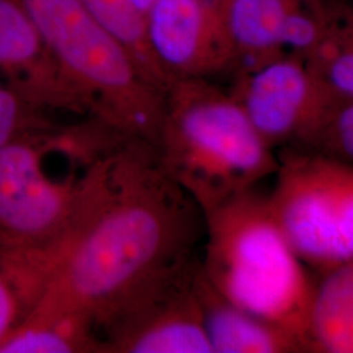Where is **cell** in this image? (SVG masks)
I'll list each match as a JSON object with an SVG mask.
<instances>
[{
	"label": "cell",
	"mask_w": 353,
	"mask_h": 353,
	"mask_svg": "<svg viewBox=\"0 0 353 353\" xmlns=\"http://www.w3.org/2000/svg\"><path fill=\"white\" fill-rule=\"evenodd\" d=\"M49 113L0 81V150L12 141L57 126Z\"/></svg>",
	"instance_id": "e0dca14e"
},
{
	"label": "cell",
	"mask_w": 353,
	"mask_h": 353,
	"mask_svg": "<svg viewBox=\"0 0 353 353\" xmlns=\"http://www.w3.org/2000/svg\"><path fill=\"white\" fill-rule=\"evenodd\" d=\"M144 32L169 85L182 79L212 80L236 68L221 0H154L144 13Z\"/></svg>",
	"instance_id": "9c48e42d"
},
{
	"label": "cell",
	"mask_w": 353,
	"mask_h": 353,
	"mask_svg": "<svg viewBox=\"0 0 353 353\" xmlns=\"http://www.w3.org/2000/svg\"><path fill=\"white\" fill-rule=\"evenodd\" d=\"M195 294L212 353L306 352L287 332L230 303L214 290L199 265Z\"/></svg>",
	"instance_id": "7c38bea8"
},
{
	"label": "cell",
	"mask_w": 353,
	"mask_h": 353,
	"mask_svg": "<svg viewBox=\"0 0 353 353\" xmlns=\"http://www.w3.org/2000/svg\"><path fill=\"white\" fill-rule=\"evenodd\" d=\"M353 163V102H344L322 138L313 147Z\"/></svg>",
	"instance_id": "ac0fdd59"
},
{
	"label": "cell",
	"mask_w": 353,
	"mask_h": 353,
	"mask_svg": "<svg viewBox=\"0 0 353 353\" xmlns=\"http://www.w3.org/2000/svg\"><path fill=\"white\" fill-rule=\"evenodd\" d=\"M0 81L49 112L85 117L37 28L16 0H0Z\"/></svg>",
	"instance_id": "8fae6325"
},
{
	"label": "cell",
	"mask_w": 353,
	"mask_h": 353,
	"mask_svg": "<svg viewBox=\"0 0 353 353\" xmlns=\"http://www.w3.org/2000/svg\"><path fill=\"white\" fill-rule=\"evenodd\" d=\"M153 1H154V0H131V3L137 7V10H138L143 16H144L145 11L153 4Z\"/></svg>",
	"instance_id": "ffe728a7"
},
{
	"label": "cell",
	"mask_w": 353,
	"mask_h": 353,
	"mask_svg": "<svg viewBox=\"0 0 353 353\" xmlns=\"http://www.w3.org/2000/svg\"><path fill=\"white\" fill-rule=\"evenodd\" d=\"M23 305L12 283L0 270V344L7 338L20 316Z\"/></svg>",
	"instance_id": "d6986e66"
},
{
	"label": "cell",
	"mask_w": 353,
	"mask_h": 353,
	"mask_svg": "<svg viewBox=\"0 0 353 353\" xmlns=\"http://www.w3.org/2000/svg\"><path fill=\"white\" fill-rule=\"evenodd\" d=\"M106 353L88 319L33 305L0 344V353Z\"/></svg>",
	"instance_id": "4fadbf2b"
},
{
	"label": "cell",
	"mask_w": 353,
	"mask_h": 353,
	"mask_svg": "<svg viewBox=\"0 0 353 353\" xmlns=\"http://www.w3.org/2000/svg\"><path fill=\"white\" fill-rule=\"evenodd\" d=\"M232 75L228 90L276 152L313 148L345 102L297 54L279 55Z\"/></svg>",
	"instance_id": "52a82bcc"
},
{
	"label": "cell",
	"mask_w": 353,
	"mask_h": 353,
	"mask_svg": "<svg viewBox=\"0 0 353 353\" xmlns=\"http://www.w3.org/2000/svg\"><path fill=\"white\" fill-rule=\"evenodd\" d=\"M312 352L353 353V262L322 274L309 316Z\"/></svg>",
	"instance_id": "5bb4252c"
},
{
	"label": "cell",
	"mask_w": 353,
	"mask_h": 353,
	"mask_svg": "<svg viewBox=\"0 0 353 353\" xmlns=\"http://www.w3.org/2000/svg\"><path fill=\"white\" fill-rule=\"evenodd\" d=\"M270 208L292 248L321 274L353 262V163L316 148L278 151Z\"/></svg>",
	"instance_id": "8992f818"
},
{
	"label": "cell",
	"mask_w": 353,
	"mask_h": 353,
	"mask_svg": "<svg viewBox=\"0 0 353 353\" xmlns=\"http://www.w3.org/2000/svg\"><path fill=\"white\" fill-rule=\"evenodd\" d=\"M204 223L201 263L214 290L312 352L316 283L279 227L267 195L246 191L204 212Z\"/></svg>",
	"instance_id": "7a4b0ae2"
},
{
	"label": "cell",
	"mask_w": 353,
	"mask_h": 353,
	"mask_svg": "<svg viewBox=\"0 0 353 353\" xmlns=\"http://www.w3.org/2000/svg\"><path fill=\"white\" fill-rule=\"evenodd\" d=\"M347 1H351V3H353V0H347Z\"/></svg>",
	"instance_id": "44dd1931"
},
{
	"label": "cell",
	"mask_w": 353,
	"mask_h": 353,
	"mask_svg": "<svg viewBox=\"0 0 353 353\" xmlns=\"http://www.w3.org/2000/svg\"><path fill=\"white\" fill-rule=\"evenodd\" d=\"M50 51L85 117L157 147L165 94L80 0H16Z\"/></svg>",
	"instance_id": "277c9868"
},
{
	"label": "cell",
	"mask_w": 353,
	"mask_h": 353,
	"mask_svg": "<svg viewBox=\"0 0 353 353\" xmlns=\"http://www.w3.org/2000/svg\"><path fill=\"white\" fill-rule=\"evenodd\" d=\"M201 258L157 279L102 330L106 353H212L195 294Z\"/></svg>",
	"instance_id": "ba28073f"
},
{
	"label": "cell",
	"mask_w": 353,
	"mask_h": 353,
	"mask_svg": "<svg viewBox=\"0 0 353 353\" xmlns=\"http://www.w3.org/2000/svg\"><path fill=\"white\" fill-rule=\"evenodd\" d=\"M236 68L284 54L306 57L326 26L328 0H221Z\"/></svg>",
	"instance_id": "30bf717a"
},
{
	"label": "cell",
	"mask_w": 353,
	"mask_h": 353,
	"mask_svg": "<svg viewBox=\"0 0 353 353\" xmlns=\"http://www.w3.org/2000/svg\"><path fill=\"white\" fill-rule=\"evenodd\" d=\"M61 128L57 125L0 150V270L30 297L42 290L63 243L81 174L57 179L46 169Z\"/></svg>",
	"instance_id": "5b68a950"
},
{
	"label": "cell",
	"mask_w": 353,
	"mask_h": 353,
	"mask_svg": "<svg viewBox=\"0 0 353 353\" xmlns=\"http://www.w3.org/2000/svg\"><path fill=\"white\" fill-rule=\"evenodd\" d=\"M157 152L165 172L203 214L256 189L278 170V152L230 92L210 79L170 83Z\"/></svg>",
	"instance_id": "3957f363"
},
{
	"label": "cell",
	"mask_w": 353,
	"mask_h": 353,
	"mask_svg": "<svg viewBox=\"0 0 353 353\" xmlns=\"http://www.w3.org/2000/svg\"><path fill=\"white\" fill-rule=\"evenodd\" d=\"M125 45L145 79L165 94L169 83L152 58L144 32V16L131 0H80Z\"/></svg>",
	"instance_id": "2e32d148"
},
{
	"label": "cell",
	"mask_w": 353,
	"mask_h": 353,
	"mask_svg": "<svg viewBox=\"0 0 353 353\" xmlns=\"http://www.w3.org/2000/svg\"><path fill=\"white\" fill-rule=\"evenodd\" d=\"M204 225L157 147L125 138L83 169L67 234L30 306L83 316L101 338L141 290L198 258Z\"/></svg>",
	"instance_id": "6da1fadb"
},
{
	"label": "cell",
	"mask_w": 353,
	"mask_h": 353,
	"mask_svg": "<svg viewBox=\"0 0 353 353\" xmlns=\"http://www.w3.org/2000/svg\"><path fill=\"white\" fill-rule=\"evenodd\" d=\"M307 62L345 102H353V3L328 0L322 36Z\"/></svg>",
	"instance_id": "9a60e30c"
}]
</instances>
